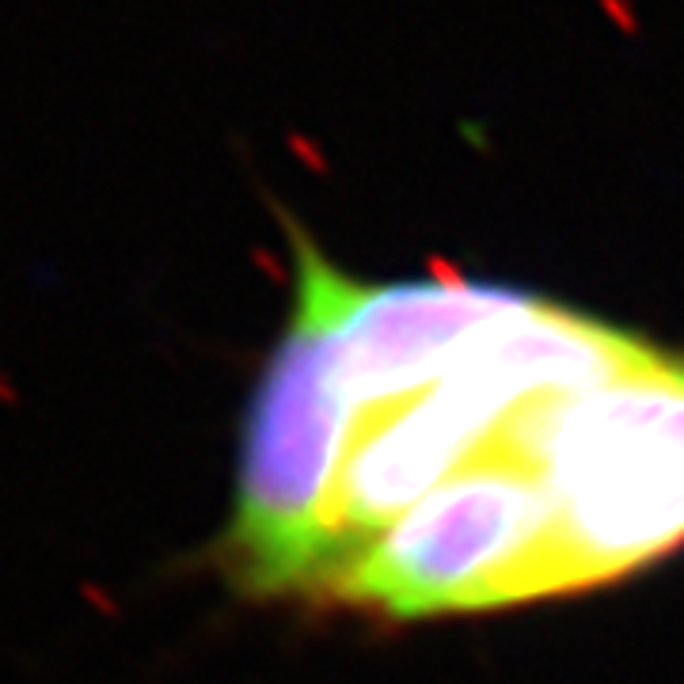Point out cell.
<instances>
[{
    "mask_svg": "<svg viewBox=\"0 0 684 684\" xmlns=\"http://www.w3.org/2000/svg\"><path fill=\"white\" fill-rule=\"evenodd\" d=\"M293 304L209 563L388 620L608 586L684 544V350L517 285L365 282L293 217Z\"/></svg>",
    "mask_w": 684,
    "mask_h": 684,
    "instance_id": "obj_1",
    "label": "cell"
},
{
    "mask_svg": "<svg viewBox=\"0 0 684 684\" xmlns=\"http://www.w3.org/2000/svg\"><path fill=\"white\" fill-rule=\"evenodd\" d=\"M601 8H605L608 16H612V23H616V27H624V31H635V27H639L635 8H631L627 0H601Z\"/></svg>",
    "mask_w": 684,
    "mask_h": 684,
    "instance_id": "obj_2",
    "label": "cell"
}]
</instances>
